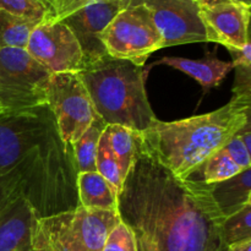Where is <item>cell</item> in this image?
<instances>
[{
  "label": "cell",
  "instance_id": "6da1fadb",
  "mask_svg": "<svg viewBox=\"0 0 251 251\" xmlns=\"http://www.w3.org/2000/svg\"><path fill=\"white\" fill-rule=\"evenodd\" d=\"M122 221L153 239L159 251H227L221 234L225 218L207 184L183 180L141 149L118 198Z\"/></svg>",
  "mask_w": 251,
  "mask_h": 251
},
{
  "label": "cell",
  "instance_id": "7a4b0ae2",
  "mask_svg": "<svg viewBox=\"0 0 251 251\" xmlns=\"http://www.w3.org/2000/svg\"><path fill=\"white\" fill-rule=\"evenodd\" d=\"M251 118V97L233 96L223 107L185 119H156L137 132L141 149L179 179L191 178L206 159L225 145Z\"/></svg>",
  "mask_w": 251,
  "mask_h": 251
},
{
  "label": "cell",
  "instance_id": "3957f363",
  "mask_svg": "<svg viewBox=\"0 0 251 251\" xmlns=\"http://www.w3.org/2000/svg\"><path fill=\"white\" fill-rule=\"evenodd\" d=\"M78 74L96 113L107 125L142 132L156 119L147 100L144 66L104 55L86 64Z\"/></svg>",
  "mask_w": 251,
  "mask_h": 251
},
{
  "label": "cell",
  "instance_id": "277c9868",
  "mask_svg": "<svg viewBox=\"0 0 251 251\" xmlns=\"http://www.w3.org/2000/svg\"><path fill=\"white\" fill-rule=\"evenodd\" d=\"M107 55L145 66L147 58L163 48L152 14L142 2L123 9L100 34Z\"/></svg>",
  "mask_w": 251,
  "mask_h": 251
},
{
  "label": "cell",
  "instance_id": "5b68a950",
  "mask_svg": "<svg viewBox=\"0 0 251 251\" xmlns=\"http://www.w3.org/2000/svg\"><path fill=\"white\" fill-rule=\"evenodd\" d=\"M53 74L26 49L0 50V107L21 110L47 105V86Z\"/></svg>",
  "mask_w": 251,
  "mask_h": 251
},
{
  "label": "cell",
  "instance_id": "8992f818",
  "mask_svg": "<svg viewBox=\"0 0 251 251\" xmlns=\"http://www.w3.org/2000/svg\"><path fill=\"white\" fill-rule=\"evenodd\" d=\"M48 105L0 112V176L14 171L33 149L56 132Z\"/></svg>",
  "mask_w": 251,
  "mask_h": 251
},
{
  "label": "cell",
  "instance_id": "52a82bcc",
  "mask_svg": "<svg viewBox=\"0 0 251 251\" xmlns=\"http://www.w3.org/2000/svg\"><path fill=\"white\" fill-rule=\"evenodd\" d=\"M47 105L55 120L61 141L73 147L97 117L88 91L78 73L50 76L47 86Z\"/></svg>",
  "mask_w": 251,
  "mask_h": 251
},
{
  "label": "cell",
  "instance_id": "ba28073f",
  "mask_svg": "<svg viewBox=\"0 0 251 251\" xmlns=\"http://www.w3.org/2000/svg\"><path fill=\"white\" fill-rule=\"evenodd\" d=\"M26 50L51 74L80 73L83 69L80 44L61 21L39 22L31 32Z\"/></svg>",
  "mask_w": 251,
  "mask_h": 251
},
{
  "label": "cell",
  "instance_id": "9c48e42d",
  "mask_svg": "<svg viewBox=\"0 0 251 251\" xmlns=\"http://www.w3.org/2000/svg\"><path fill=\"white\" fill-rule=\"evenodd\" d=\"M132 2H142L149 7L163 39V48L207 42L200 6L195 0H132Z\"/></svg>",
  "mask_w": 251,
  "mask_h": 251
},
{
  "label": "cell",
  "instance_id": "30bf717a",
  "mask_svg": "<svg viewBox=\"0 0 251 251\" xmlns=\"http://www.w3.org/2000/svg\"><path fill=\"white\" fill-rule=\"evenodd\" d=\"M130 4L129 0H96L60 20L80 44L83 66L107 55L100 34L110 21Z\"/></svg>",
  "mask_w": 251,
  "mask_h": 251
},
{
  "label": "cell",
  "instance_id": "8fae6325",
  "mask_svg": "<svg viewBox=\"0 0 251 251\" xmlns=\"http://www.w3.org/2000/svg\"><path fill=\"white\" fill-rule=\"evenodd\" d=\"M198 2L207 42H216L227 49H243L250 43V7L233 0H200Z\"/></svg>",
  "mask_w": 251,
  "mask_h": 251
},
{
  "label": "cell",
  "instance_id": "7c38bea8",
  "mask_svg": "<svg viewBox=\"0 0 251 251\" xmlns=\"http://www.w3.org/2000/svg\"><path fill=\"white\" fill-rule=\"evenodd\" d=\"M36 218L31 203L22 196H15L0 213V251H32Z\"/></svg>",
  "mask_w": 251,
  "mask_h": 251
},
{
  "label": "cell",
  "instance_id": "4fadbf2b",
  "mask_svg": "<svg viewBox=\"0 0 251 251\" xmlns=\"http://www.w3.org/2000/svg\"><path fill=\"white\" fill-rule=\"evenodd\" d=\"M32 251H86L74 232L73 210L36 218Z\"/></svg>",
  "mask_w": 251,
  "mask_h": 251
},
{
  "label": "cell",
  "instance_id": "5bb4252c",
  "mask_svg": "<svg viewBox=\"0 0 251 251\" xmlns=\"http://www.w3.org/2000/svg\"><path fill=\"white\" fill-rule=\"evenodd\" d=\"M122 222L118 210L90 208L78 205L73 210V228L86 251H102L112 230Z\"/></svg>",
  "mask_w": 251,
  "mask_h": 251
},
{
  "label": "cell",
  "instance_id": "9a60e30c",
  "mask_svg": "<svg viewBox=\"0 0 251 251\" xmlns=\"http://www.w3.org/2000/svg\"><path fill=\"white\" fill-rule=\"evenodd\" d=\"M156 64H164L186 74L198 81L205 91L220 85L233 69L232 61L221 60L215 54H208L202 59L164 56Z\"/></svg>",
  "mask_w": 251,
  "mask_h": 251
},
{
  "label": "cell",
  "instance_id": "2e32d148",
  "mask_svg": "<svg viewBox=\"0 0 251 251\" xmlns=\"http://www.w3.org/2000/svg\"><path fill=\"white\" fill-rule=\"evenodd\" d=\"M207 186L222 217H229L251 203V167L227 180Z\"/></svg>",
  "mask_w": 251,
  "mask_h": 251
},
{
  "label": "cell",
  "instance_id": "e0dca14e",
  "mask_svg": "<svg viewBox=\"0 0 251 251\" xmlns=\"http://www.w3.org/2000/svg\"><path fill=\"white\" fill-rule=\"evenodd\" d=\"M76 191L80 206L118 210V193L97 172L76 174Z\"/></svg>",
  "mask_w": 251,
  "mask_h": 251
},
{
  "label": "cell",
  "instance_id": "ac0fdd59",
  "mask_svg": "<svg viewBox=\"0 0 251 251\" xmlns=\"http://www.w3.org/2000/svg\"><path fill=\"white\" fill-rule=\"evenodd\" d=\"M107 124L100 117H96L88 129L78 137L73 146L74 161L76 172H97L96 169V156H97L98 144L102 134L104 132Z\"/></svg>",
  "mask_w": 251,
  "mask_h": 251
},
{
  "label": "cell",
  "instance_id": "d6986e66",
  "mask_svg": "<svg viewBox=\"0 0 251 251\" xmlns=\"http://www.w3.org/2000/svg\"><path fill=\"white\" fill-rule=\"evenodd\" d=\"M105 131L113 153L119 162L123 178H126L136 157L137 132L122 125H107Z\"/></svg>",
  "mask_w": 251,
  "mask_h": 251
},
{
  "label": "cell",
  "instance_id": "ffe728a7",
  "mask_svg": "<svg viewBox=\"0 0 251 251\" xmlns=\"http://www.w3.org/2000/svg\"><path fill=\"white\" fill-rule=\"evenodd\" d=\"M37 22L0 10V50L5 48L26 49Z\"/></svg>",
  "mask_w": 251,
  "mask_h": 251
},
{
  "label": "cell",
  "instance_id": "44dd1931",
  "mask_svg": "<svg viewBox=\"0 0 251 251\" xmlns=\"http://www.w3.org/2000/svg\"><path fill=\"white\" fill-rule=\"evenodd\" d=\"M96 169H97V173L100 174L115 189V191L119 195L123 184H124V178L122 176L119 162H118L117 157L114 156L109 146L108 135L105 130L100 136V144H98L97 156H96Z\"/></svg>",
  "mask_w": 251,
  "mask_h": 251
},
{
  "label": "cell",
  "instance_id": "7402d4cb",
  "mask_svg": "<svg viewBox=\"0 0 251 251\" xmlns=\"http://www.w3.org/2000/svg\"><path fill=\"white\" fill-rule=\"evenodd\" d=\"M242 171L243 169L233 161V158L226 152V150L221 149L220 151L215 152L212 156L208 157L198 172H202L201 181L206 184H212L227 180V179L237 176Z\"/></svg>",
  "mask_w": 251,
  "mask_h": 251
},
{
  "label": "cell",
  "instance_id": "603a6c76",
  "mask_svg": "<svg viewBox=\"0 0 251 251\" xmlns=\"http://www.w3.org/2000/svg\"><path fill=\"white\" fill-rule=\"evenodd\" d=\"M221 234L226 247L251 239V203L223 220Z\"/></svg>",
  "mask_w": 251,
  "mask_h": 251
},
{
  "label": "cell",
  "instance_id": "cb8c5ba5",
  "mask_svg": "<svg viewBox=\"0 0 251 251\" xmlns=\"http://www.w3.org/2000/svg\"><path fill=\"white\" fill-rule=\"evenodd\" d=\"M0 10L37 24L48 16V7L39 0H0Z\"/></svg>",
  "mask_w": 251,
  "mask_h": 251
},
{
  "label": "cell",
  "instance_id": "d4e9b609",
  "mask_svg": "<svg viewBox=\"0 0 251 251\" xmlns=\"http://www.w3.org/2000/svg\"><path fill=\"white\" fill-rule=\"evenodd\" d=\"M102 251H137L135 232L122 221L107 238Z\"/></svg>",
  "mask_w": 251,
  "mask_h": 251
},
{
  "label": "cell",
  "instance_id": "484cf974",
  "mask_svg": "<svg viewBox=\"0 0 251 251\" xmlns=\"http://www.w3.org/2000/svg\"><path fill=\"white\" fill-rule=\"evenodd\" d=\"M96 0H53L46 20L49 21H60L64 17L77 11L81 7L91 4ZM132 2V0H129Z\"/></svg>",
  "mask_w": 251,
  "mask_h": 251
},
{
  "label": "cell",
  "instance_id": "4316f807",
  "mask_svg": "<svg viewBox=\"0 0 251 251\" xmlns=\"http://www.w3.org/2000/svg\"><path fill=\"white\" fill-rule=\"evenodd\" d=\"M233 69H235L233 96L251 97V64H235Z\"/></svg>",
  "mask_w": 251,
  "mask_h": 251
},
{
  "label": "cell",
  "instance_id": "83f0119b",
  "mask_svg": "<svg viewBox=\"0 0 251 251\" xmlns=\"http://www.w3.org/2000/svg\"><path fill=\"white\" fill-rule=\"evenodd\" d=\"M223 149L226 150L228 154L233 158V161L238 164L242 169L250 168L251 162H250V156L251 152L248 151V149L245 147V145L243 144L242 140L237 136V134L225 145Z\"/></svg>",
  "mask_w": 251,
  "mask_h": 251
},
{
  "label": "cell",
  "instance_id": "f1b7e54d",
  "mask_svg": "<svg viewBox=\"0 0 251 251\" xmlns=\"http://www.w3.org/2000/svg\"><path fill=\"white\" fill-rule=\"evenodd\" d=\"M19 195V181L16 174L10 172L6 176H0V213L15 196Z\"/></svg>",
  "mask_w": 251,
  "mask_h": 251
},
{
  "label": "cell",
  "instance_id": "f546056e",
  "mask_svg": "<svg viewBox=\"0 0 251 251\" xmlns=\"http://www.w3.org/2000/svg\"><path fill=\"white\" fill-rule=\"evenodd\" d=\"M232 55L233 65L235 64H251V46L247 44L243 49H228Z\"/></svg>",
  "mask_w": 251,
  "mask_h": 251
},
{
  "label": "cell",
  "instance_id": "4dcf8cb0",
  "mask_svg": "<svg viewBox=\"0 0 251 251\" xmlns=\"http://www.w3.org/2000/svg\"><path fill=\"white\" fill-rule=\"evenodd\" d=\"M134 232L135 235H136L137 251H159L156 243L153 242V239L151 237H149L145 233L139 232V230H134Z\"/></svg>",
  "mask_w": 251,
  "mask_h": 251
},
{
  "label": "cell",
  "instance_id": "1f68e13d",
  "mask_svg": "<svg viewBox=\"0 0 251 251\" xmlns=\"http://www.w3.org/2000/svg\"><path fill=\"white\" fill-rule=\"evenodd\" d=\"M237 136L242 140L243 144H244L245 147L248 149V151L251 152V118L248 119V122L245 123L244 126L237 132Z\"/></svg>",
  "mask_w": 251,
  "mask_h": 251
},
{
  "label": "cell",
  "instance_id": "d6a6232c",
  "mask_svg": "<svg viewBox=\"0 0 251 251\" xmlns=\"http://www.w3.org/2000/svg\"><path fill=\"white\" fill-rule=\"evenodd\" d=\"M251 250V239L243 240V242L235 243V244L227 247V251H250Z\"/></svg>",
  "mask_w": 251,
  "mask_h": 251
},
{
  "label": "cell",
  "instance_id": "836d02e7",
  "mask_svg": "<svg viewBox=\"0 0 251 251\" xmlns=\"http://www.w3.org/2000/svg\"><path fill=\"white\" fill-rule=\"evenodd\" d=\"M233 1L239 2V4L245 5V6H248V7H250V5H251V0H233Z\"/></svg>",
  "mask_w": 251,
  "mask_h": 251
},
{
  "label": "cell",
  "instance_id": "e575fe53",
  "mask_svg": "<svg viewBox=\"0 0 251 251\" xmlns=\"http://www.w3.org/2000/svg\"><path fill=\"white\" fill-rule=\"evenodd\" d=\"M39 1L43 2V4L48 7V12H49V9H50V5H51V1H53V0H39Z\"/></svg>",
  "mask_w": 251,
  "mask_h": 251
},
{
  "label": "cell",
  "instance_id": "d590c367",
  "mask_svg": "<svg viewBox=\"0 0 251 251\" xmlns=\"http://www.w3.org/2000/svg\"><path fill=\"white\" fill-rule=\"evenodd\" d=\"M1 110H2V109H1V107H0V112H1Z\"/></svg>",
  "mask_w": 251,
  "mask_h": 251
},
{
  "label": "cell",
  "instance_id": "8d00e7d4",
  "mask_svg": "<svg viewBox=\"0 0 251 251\" xmlns=\"http://www.w3.org/2000/svg\"><path fill=\"white\" fill-rule=\"evenodd\" d=\"M195 1H200V0H195Z\"/></svg>",
  "mask_w": 251,
  "mask_h": 251
}]
</instances>
